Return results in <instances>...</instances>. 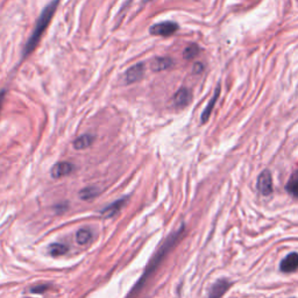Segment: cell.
I'll return each instance as SVG.
<instances>
[{
    "label": "cell",
    "instance_id": "cell-3",
    "mask_svg": "<svg viewBox=\"0 0 298 298\" xmlns=\"http://www.w3.org/2000/svg\"><path fill=\"white\" fill-rule=\"evenodd\" d=\"M180 26L176 22L173 21H165V22H159V24L153 25L149 28V33L152 35L156 36H171L178 31Z\"/></svg>",
    "mask_w": 298,
    "mask_h": 298
},
{
    "label": "cell",
    "instance_id": "cell-14",
    "mask_svg": "<svg viewBox=\"0 0 298 298\" xmlns=\"http://www.w3.org/2000/svg\"><path fill=\"white\" fill-rule=\"evenodd\" d=\"M285 190L292 197H296V198L298 197V170L290 176L288 183L285 185Z\"/></svg>",
    "mask_w": 298,
    "mask_h": 298
},
{
    "label": "cell",
    "instance_id": "cell-17",
    "mask_svg": "<svg viewBox=\"0 0 298 298\" xmlns=\"http://www.w3.org/2000/svg\"><path fill=\"white\" fill-rule=\"evenodd\" d=\"M68 252V246L63 245V244H58V242H55V244H51L49 246V253L51 256H61L64 255L65 253Z\"/></svg>",
    "mask_w": 298,
    "mask_h": 298
},
{
    "label": "cell",
    "instance_id": "cell-5",
    "mask_svg": "<svg viewBox=\"0 0 298 298\" xmlns=\"http://www.w3.org/2000/svg\"><path fill=\"white\" fill-rule=\"evenodd\" d=\"M231 285H232V283L227 281L226 278L218 279L210 286L206 298H221L227 292V290L231 288Z\"/></svg>",
    "mask_w": 298,
    "mask_h": 298
},
{
    "label": "cell",
    "instance_id": "cell-8",
    "mask_svg": "<svg viewBox=\"0 0 298 298\" xmlns=\"http://www.w3.org/2000/svg\"><path fill=\"white\" fill-rule=\"evenodd\" d=\"M282 273H293L298 269V253H290L279 264Z\"/></svg>",
    "mask_w": 298,
    "mask_h": 298
},
{
    "label": "cell",
    "instance_id": "cell-12",
    "mask_svg": "<svg viewBox=\"0 0 298 298\" xmlns=\"http://www.w3.org/2000/svg\"><path fill=\"white\" fill-rule=\"evenodd\" d=\"M174 65V59L170 57H156L154 61L152 62V69L154 71H163V70H168L173 68Z\"/></svg>",
    "mask_w": 298,
    "mask_h": 298
},
{
    "label": "cell",
    "instance_id": "cell-1",
    "mask_svg": "<svg viewBox=\"0 0 298 298\" xmlns=\"http://www.w3.org/2000/svg\"><path fill=\"white\" fill-rule=\"evenodd\" d=\"M183 234H184V225H182L180 229H178L177 231H175V232L171 233L170 236L167 238V240L163 242V245L161 246V247H160L159 251L156 252L154 258L149 261V263L147 264L146 269H144L143 275L140 277V279L137 281L136 284L133 286L132 291L129 292V295H128L127 298H133L134 296H136L137 293L141 291L142 286L146 284L148 279L151 278L152 275L155 273L160 264L163 262V260L166 259L168 253H169L171 249H173L175 246L177 245V242L181 240V238L183 237Z\"/></svg>",
    "mask_w": 298,
    "mask_h": 298
},
{
    "label": "cell",
    "instance_id": "cell-10",
    "mask_svg": "<svg viewBox=\"0 0 298 298\" xmlns=\"http://www.w3.org/2000/svg\"><path fill=\"white\" fill-rule=\"evenodd\" d=\"M126 202H127V198H126V197H122V198L115 200V202L110 204L109 206L104 207L100 213H102L104 217H106V218L114 217V215H117L119 212L121 211V208L125 206Z\"/></svg>",
    "mask_w": 298,
    "mask_h": 298
},
{
    "label": "cell",
    "instance_id": "cell-6",
    "mask_svg": "<svg viewBox=\"0 0 298 298\" xmlns=\"http://www.w3.org/2000/svg\"><path fill=\"white\" fill-rule=\"evenodd\" d=\"M74 170V166L70 162H57L56 165L51 168L50 175L51 177L55 178V180H58V178L65 177L72 173Z\"/></svg>",
    "mask_w": 298,
    "mask_h": 298
},
{
    "label": "cell",
    "instance_id": "cell-21",
    "mask_svg": "<svg viewBox=\"0 0 298 298\" xmlns=\"http://www.w3.org/2000/svg\"><path fill=\"white\" fill-rule=\"evenodd\" d=\"M148 2H152V0H143V3H144V4L148 3Z\"/></svg>",
    "mask_w": 298,
    "mask_h": 298
},
{
    "label": "cell",
    "instance_id": "cell-4",
    "mask_svg": "<svg viewBox=\"0 0 298 298\" xmlns=\"http://www.w3.org/2000/svg\"><path fill=\"white\" fill-rule=\"evenodd\" d=\"M258 190L262 196H270L273 193V177L269 170H263L258 178Z\"/></svg>",
    "mask_w": 298,
    "mask_h": 298
},
{
    "label": "cell",
    "instance_id": "cell-16",
    "mask_svg": "<svg viewBox=\"0 0 298 298\" xmlns=\"http://www.w3.org/2000/svg\"><path fill=\"white\" fill-rule=\"evenodd\" d=\"M99 195V190L96 186H88L81 190L80 197L83 200H91Z\"/></svg>",
    "mask_w": 298,
    "mask_h": 298
},
{
    "label": "cell",
    "instance_id": "cell-20",
    "mask_svg": "<svg viewBox=\"0 0 298 298\" xmlns=\"http://www.w3.org/2000/svg\"><path fill=\"white\" fill-rule=\"evenodd\" d=\"M5 96H6V91L5 90L0 91V111H2V106H3L4 100H5Z\"/></svg>",
    "mask_w": 298,
    "mask_h": 298
},
{
    "label": "cell",
    "instance_id": "cell-13",
    "mask_svg": "<svg viewBox=\"0 0 298 298\" xmlns=\"http://www.w3.org/2000/svg\"><path fill=\"white\" fill-rule=\"evenodd\" d=\"M93 142H95V136L91 134H83L73 141V147L78 151H83L90 147Z\"/></svg>",
    "mask_w": 298,
    "mask_h": 298
},
{
    "label": "cell",
    "instance_id": "cell-15",
    "mask_svg": "<svg viewBox=\"0 0 298 298\" xmlns=\"http://www.w3.org/2000/svg\"><path fill=\"white\" fill-rule=\"evenodd\" d=\"M93 239V233L89 229H81L76 234V241L80 245L90 244Z\"/></svg>",
    "mask_w": 298,
    "mask_h": 298
},
{
    "label": "cell",
    "instance_id": "cell-11",
    "mask_svg": "<svg viewBox=\"0 0 298 298\" xmlns=\"http://www.w3.org/2000/svg\"><path fill=\"white\" fill-rule=\"evenodd\" d=\"M219 95H220V84L217 85V88H215V92H214L213 97H212L210 102L207 103L206 107H205V110L203 111L202 117H200V120H202V124H204V122H206L208 120V118H210L212 111H213V107L215 105V103H217V100L219 98Z\"/></svg>",
    "mask_w": 298,
    "mask_h": 298
},
{
    "label": "cell",
    "instance_id": "cell-18",
    "mask_svg": "<svg viewBox=\"0 0 298 298\" xmlns=\"http://www.w3.org/2000/svg\"><path fill=\"white\" fill-rule=\"evenodd\" d=\"M199 51H200V48L197 46V44L192 43V44H190V46H188L184 49L183 57L185 59H193L197 55L199 54Z\"/></svg>",
    "mask_w": 298,
    "mask_h": 298
},
{
    "label": "cell",
    "instance_id": "cell-19",
    "mask_svg": "<svg viewBox=\"0 0 298 298\" xmlns=\"http://www.w3.org/2000/svg\"><path fill=\"white\" fill-rule=\"evenodd\" d=\"M48 289H49V285H48V284H41V285L33 286V288L31 289V292H33V293H42V292H46Z\"/></svg>",
    "mask_w": 298,
    "mask_h": 298
},
{
    "label": "cell",
    "instance_id": "cell-2",
    "mask_svg": "<svg viewBox=\"0 0 298 298\" xmlns=\"http://www.w3.org/2000/svg\"><path fill=\"white\" fill-rule=\"evenodd\" d=\"M59 0H53V2L48 4V5L44 7L42 12H41L39 19H37L34 31H33L31 37H29L27 43L24 48V57H27L28 55H31L33 51L35 50V48L39 44L41 37H42L43 33L46 32V29L49 26L51 19H53L54 14L57 10Z\"/></svg>",
    "mask_w": 298,
    "mask_h": 298
},
{
    "label": "cell",
    "instance_id": "cell-22",
    "mask_svg": "<svg viewBox=\"0 0 298 298\" xmlns=\"http://www.w3.org/2000/svg\"><path fill=\"white\" fill-rule=\"evenodd\" d=\"M177 298H180V297H177Z\"/></svg>",
    "mask_w": 298,
    "mask_h": 298
},
{
    "label": "cell",
    "instance_id": "cell-9",
    "mask_svg": "<svg viewBox=\"0 0 298 298\" xmlns=\"http://www.w3.org/2000/svg\"><path fill=\"white\" fill-rule=\"evenodd\" d=\"M192 93L188 88H181L174 96V104L177 107H185L191 103Z\"/></svg>",
    "mask_w": 298,
    "mask_h": 298
},
{
    "label": "cell",
    "instance_id": "cell-7",
    "mask_svg": "<svg viewBox=\"0 0 298 298\" xmlns=\"http://www.w3.org/2000/svg\"><path fill=\"white\" fill-rule=\"evenodd\" d=\"M144 74V64L143 63H136L130 66V68L126 71L125 74V80L127 84H133L135 82H139L140 80H142Z\"/></svg>",
    "mask_w": 298,
    "mask_h": 298
}]
</instances>
